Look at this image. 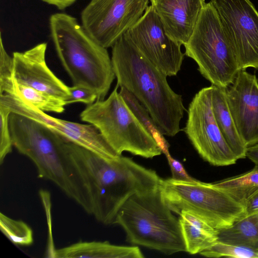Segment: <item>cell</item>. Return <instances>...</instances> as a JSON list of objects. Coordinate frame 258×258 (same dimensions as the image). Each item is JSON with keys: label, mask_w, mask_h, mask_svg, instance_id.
<instances>
[{"label": "cell", "mask_w": 258, "mask_h": 258, "mask_svg": "<svg viewBox=\"0 0 258 258\" xmlns=\"http://www.w3.org/2000/svg\"><path fill=\"white\" fill-rule=\"evenodd\" d=\"M67 146L90 215L104 224H113L118 211L131 196L159 186L161 178L154 170L130 158L104 157L68 141Z\"/></svg>", "instance_id": "cell-1"}, {"label": "cell", "mask_w": 258, "mask_h": 258, "mask_svg": "<svg viewBox=\"0 0 258 258\" xmlns=\"http://www.w3.org/2000/svg\"><path fill=\"white\" fill-rule=\"evenodd\" d=\"M117 86L127 90L147 109L164 136L180 131L185 108L181 95L169 86L167 76L149 61L125 35L112 46Z\"/></svg>", "instance_id": "cell-2"}, {"label": "cell", "mask_w": 258, "mask_h": 258, "mask_svg": "<svg viewBox=\"0 0 258 258\" xmlns=\"http://www.w3.org/2000/svg\"><path fill=\"white\" fill-rule=\"evenodd\" d=\"M9 124L13 146L33 162L38 177L54 183L90 214L67 148L68 141L45 125L16 113L10 114Z\"/></svg>", "instance_id": "cell-3"}, {"label": "cell", "mask_w": 258, "mask_h": 258, "mask_svg": "<svg viewBox=\"0 0 258 258\" xmlns=\"http://www.w3.org/2000/svg\"><path fill=\"white\" fill-rule=\"evenodd\" d=\"M50 35L58 57L73 85L86 87L103 100L115 76L107 48L93 39L74 17L52 14Z\"/></svg>", "instance_id": "cell-4"}, {"label": "cell", "mask_w": 258, "mask_h": 258, "mask_svg": "<svg viewBox=\"0 0 258 258\" xmlns=\"http://www.w3.org/2000/svg\"><path fill=\"white\" fill-rule=\"evenodd\" d=\"M165 203L159 186L131 196L113 224L124 230L126 240L166 254L186 251L179 221Z\"/></svg>", "instance_id": "cell-5"}, {"label": "cell", "mask_w": 258, "mask_h": 258, "mask_svg": "<svg viewBox=\"0 0 258 258\" xmlns=\"http://www.w3.org/2000/svg\"><path fill=\"white\" fill-rule=\"evenodd\" d=\"M116 86L106 99L88 105L81 119L94 125L118 155L124 151L146 158L162 153L154 138L129 108Z\"/></svg>", "instance_id": "cell-6"}, {"label": "cell", "mask_w": 258, "mask_h": 258, "mask_svg": "<svg viewBox=\"0 0 258 258\" xmlns=\"http://www.w3.org/2000/svg\"><path fill=\"white\" fill-rule=\"evenodd\" d=\"M183 45L185 54L195 60L201 74L213 85L227 88L241 70L211 2L205 4Z\"/></svg>", "instance_id": "cell-7"}, {"label": "cell", "mask_w": 258, "mask_h": 258, "mask_svg": "<svg viewBox=\"0 0 258 258\" xmlns=\"http://www.w3.org/2000/svg\"><path fill=\"white\" fill-rule=\"evenodd\" d=\"M163 198L174 213L190 210L203 217L217 230L231 227L246 216L243 205L214 183L161 179Z\"/></svg>", "instance_id": "cell-8"}, {"label": "cell", "mask_w": 258, "mask_h": 258, "mask_svg": "<svg viewBox=\"0 0 258 258\" xmlns=\"http://www.w3.org/2000/svg\"><path fill=\"white\" fill-rule=\"evenodd\" d=\"M212 85L197 92L190 102L184 132L200 156L210 164L228 166L238 160L224 139L212 105Z\"/></svg>", "instance_id": "cell-9"}, {"label": "cell", "mask_w": 258, "mask_h": 258, "mask_svg": "<svg viewBox=\"0 0 258 258\" xmlns=\"http://www.w3.org/2000/svg\"><path fill=\"white\" fill-rule=\"evenodd\" d=\"M149 2V0H91L81 13L82 25L101 46L112 47L141 18Z\"/></svg>", "instance_id": "cell-10"}, {"label": "cell", "mask_w": 258, "mask_h": 258, "mask_svg": "<svg viewBox=\"0 0 258 258\" xmlns=\"http://www.w3.org/2000/svg\"><path fill=\"white\" fill-rule=\"evenodd\" d=\"M240 70L258 69V12L249 0H210Z\"/></svg>", "instance_id": "cell-11"}, {"label": "cell", "mask_w": 258, "mask_h": 258, "mask_svg": "<svg viewBox=\"0 0 258 258\" xmlns=\"http://www.w3.org/2000/svg\"><path fill=\"white\" fill-rule=\"evenodd\" d=\"M136 47L167 76H175L181 69L184 54L181 45L171 39L151 5L125 33Z\"/></svg>", "instance_id": "cell-12"}, {"label": "cell", "mask_w": 258, "mask_h": 258, "mask_svg": "<svg viewBox=\"0 0 258 258\" xmlns=\"http://www.w3.org/2000/svg\"><path fill=\"white\" fill-rule=\"evenodd\" d=\"M245 70L238 72L226 94L238 132L248 147L258 143V81Z\"/></svg>", "instance_id": "cell-13"}, {"label": "cell", "mask_w": 258, "mask_h": 258, "mask_svg": "<svg viewBox=\"0 0 258 258\" xmlns=\"http://www.w3.org/2000/svg\"><path fill=\"white\" fill-rule=\"evenodd\" d=\"M47 43H39L23 52H14V78L16 82L64 100L69 86L57 78L47 65Z\"/></svg>", "instance_id": "cell-14"}, {"label": "cell", "mask_w": 258, "mask_h": 258, "mask_svg": "<svg viewBox=\"0 0 258 258\" xmlns=\"http://www.w3.org/2000/svg\"><path fill=\"white\" fill-rule=\"evenodd\" d=\"M205 0H154V7L167 34L185 44L191 35Z\"/></svg>", "instance_id": "cell-15"}, {"label": "cell", "mask_w": 258, "mask_h": 258, "mask_svg": "<svg viewBox=\"0 0 258 258\" xmlns=\"http://www.w3.org/2000/svg\"><path fill=\"white\" fill-rule=\"evenodd\" d=\"M37 121L54 131L66 140L101 156H119L106 141L98 128L92 124H81L49 116L41 111Z\"/></svg>", "instance_id": "cell-16"}, {"label": "cell", "mask_w": 258, "mask_h": 258, "mask_svg": "<svg viewBox=\"0 0 258 258\" xmlns=\"http://www.w3.org/2000/svg\"><path fill=\"white\" fill-rule=\"evenodd\" d=\"M51 257L55 258H143L138 246H121L108 241H79L54 249Z\"/></svg>", "instance_id": "cell-17"}, {"label": "cell", "mask_w": 258, "mask_h": 258, "mask_svg": "<svg viewBox=\"0 0 258 258\" xmlns=\"http://www.w3.org/2000/svg\"><path fill=\"white\" fill-rule=\"evenodd\" d=\"M179 221L186 252L200 253L218 241V230L196 213L183 210Z\"/></svg>", "instance_id": "cell-18"}, {"label": "cell", "mask_w": 258, "mask_h": 258, "mask_svg": "<svg viewBox=\"0 0 258 258\" xmlns=\"http://www.w3.org/2000/svg\"><path fill=\"white\" fill-rule=\"evenodd\" d=\"M212 105L219 128L238 159L246 157L247 146L240 136L227 101L226 88L212 85Z\"/></svg>", "instance_id": "cell-19"}, {"label": "cell", "mask_w": 258, "mask_h": 258, "mask_svg": "<svg viewBox=\"0 0 258 258\" xmlns=\"http://www.w3.org/2000/svg\"><path fill=\"white\" fill-rule=\"evenodd\" d=\"M218 241L258 250V212L218 231Z\"/></svg>", "instance_id": "cell-20"}, {"label": "cell", "mask_w": 258, "mask_h": 258, "mask_svg": "<svg viewBox=\"0 0 258 258\" xmlns=\"http://www.w3.org/2000/svg\"><path fill=\"white\" fill-rule=\"evenodd\" d=\"M244 206L258 191V165L243 174L214 183Z\"/></svg>", "instance_id": "cell-21"}, {"label": "cell", "mask_w": 258, "mask_h": 258, "mask_svg": "<svg viewBox=\"0 0 258 258\" xmlns=\"http://www.w3.org/2000/svg\"><path fill=\"white\" fill-rule=\"evenodd\" d=\"M119 93L135 116L155 140L165 155L169 153V144L147 109L125 88L120 87Z\"/></svg>", "instance_id": "cell-22"}, {"label": "cell", "mask_w": 258, "mask_h": 258, "mask_svg": "<svg viewBox=\"0 0 258 258\" xmlns=\"http://www.w3.org/2000/svg\"><path fill=\"white\" fill-rule=\"evenodd\" d=\"M14 95L43 112L62 113L66 105L62 99L17 82Z\"/></svg>", "instance_id": "cell-23"}, {"label": "cell", "mask_w": 258, "mask_h": 258, "mask_svg": "<svg viewBox=\"0 0 258 258\" xmlns=\"http://www.w3.org/2000/svg\"><path fill=\"white\" fill-rule=\"evenodd\" d=\"M0 229L15 244L28 246L33 242L32 230L26 223L12 219L2 212L0 213Z\"/></svg>", "instance_id": "cell-24"}, {"label": "cell", "mask_w": 258, "mask_h": 258, "mask_svg": "<svg viewBox=\"0 0 258 258\" xmlns=\"http://www.w3.org/2000/svg\"><path fill=\"white\" fill-rule=\"evenodd\" d=\"M200 254L208 257L226 256L235 258H258L257 249L219 241H216Z\"/></svg>", "instance_id": "cell-25"}, {"label": "cell", "mask_w": 258, "mask_h": 258, "mask_svg": "<svg viewBox=\"0 0 258 258\" xmlns=\"http://www.w3.org/2000/svg\"><path fill=\"white\" fill-rule=\"evenodd\" d=\"M0 94L14 95L16 82L14 78V60L7 53L0 35Z\"/></svg>", "instance_id": "cell-26"}, {"label": "cell", "mask_w": 258, "mask_h": 258, "mask_svg": "<svg viewBox=\"0 0 258 258\" xmlns=\"http://www.w3.org/2000/svg\"><path fill=\"white\" fill-rule=\"evenodd\" d=\"M10 110L0 105V163L2 164L6 156L12 151V138L9 124Z\"/></svg>", "instance_id": "cell-27"}, {"label": "cell", "mask_w": 258, "mask_h": 258, "mask_svg": "<svg viewBox=\"0 0 258 258\" xmlns=\"http://www.w3.org/2000/svg\"><path fill=\"white\" fill-rule=\"evenodd\" d=\"M69 95L64 100L66 105L77 102H82L88 105L93 103L97 99L95 92L85 86L73 85L69 87Z\"/></svg>", "instance_id": "cell-28"}, {"label": "cell", "mask_w": 258, "mask_h": 258, "mask_svg": "<svg viewBox=\"0 0 258 258\" xmlns=\"http://www.w3.org/2000/svg\"><path fill=\"white\" fill-rule=\"evenodd\" d=\"M172 172V178L183 181H192V178L186 171L183 165L177 160L173 158L168 153L165 155Z\"/></svg>", "instance_id": "cell-29"}, {"label": "cell", "mask_w": 258, "mask_h": 258, "mask_svg": "<svg viewBox=\"0 0 258 258\" xmlns=\"http://www.w3.org/2000/svg\"><path fill=\"white\" fill-rule=\"evenodd\" d=\"M244 208L246 216L258 212V191L247 201Z\"/></svg>", "instance_id": "cell-30"}, {"label": "cell", "mask_w": 258, "mask_h": 258, "mask_svg": "<svg viewBox=\"0 0 258 258\" xmlns=\"http://www.w3.org/2000/svg\"><path fill=\"white\" fill-rule=\"evenodd\" d=\"M43 2L63 10L73 4L77 0H42Z\"/></svg>", "instance_id": "cell-31"}, {"label": "cell", "mask_w": 258, "mask_h": 258, "mask_svg": "<svg viewBox=\"0 0 258 258\" xmlns=\"http://www.w3.org/2000/svg\"><path fill=\"white\" fill-rule=\"evenodd\" d=\"M246 157L258 165V143L247 148Z\"/></svg>", "instance_id": "cell-32"}, {"label": "cell", "mask_w": 258, "mask_h": 258, "mask_svg": "<svg viewBox=\"0 0 258 258\" xmlns=\"http://www.w3.org/2000/svg\"><path fill=\"white\" fill-rule=\"evenodd\" d=\"M149 1H151V4L153 3V2H154V0H149Z\"/></svg>", "instance_id": "cell-33"}]
</instances>
